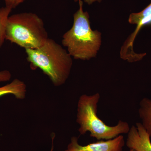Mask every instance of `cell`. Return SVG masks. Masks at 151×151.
Masks as SVG:
<instances>
[{"mask_svg": "<svg viewBox=\"0 0 151 151\" xmlns=\"http://www.w3.org/2000/svg\"><path fill=\"white\" fill-rule=\"evenodd\" d=\"M79 9L73 14L72 27L63 36L62 43L67 51L75 59L89 60L95 58L102 43V34L92 30L89 16L83 11V2L78 1Z\"/></svg>", "mask_w": 151, "mask_h": 151, "instance_id": "obj_1", "label": "cell"}, {"mask_svg": "<svg viewBox=\"0 0 151 151\" xmlns=\"http://www.w3.org/2000/svg\"><path fill=\"white\" fill-rule=\"evenodd\" d=\"M25 51L33 69H41L55 86L65 84L71 71L72 57L59 44L48 38L39 48L26 49Z\"/></svg>", "mask_w": 151, "mask_h": 151, "instance_id": "obj_2", "label": "cell"}, {"mask_svg": "<svg viewBox=\"0 0 151 151\" xmlns=\"http://www.w3.org/2000/svg\"><path fill=\"white\" fill-rule=\"evenodd\" d=\"M100 98L99 93L91 95L83 94L79 97L76 121L79 126L80 134L84 135L89 132L90 137L97 140H107L128 134L130 128L127 122L119 121L115 126H110L98 117L97 107Z\"/></svg>", "mask_w": 151, "mask_h": 151, "instance_id": "obj_3", "label": "cell"}, {"mask_svg": "<svg viewBox=\"0 0 151 151\" xmlns=\"http://www.w3.org/2000/svg\"><path fill=\"white\" fill-rule=\"evenodd\" d=\"M49 38L42 19L32 12L9 16L6 27V40L26 49L42 46Z\"/></svg>", "mask_w": 151, "mask_h": 151, "instance_id": "obj_4", "label": "cell"}, {"mask_svg": "<svg viewBox=\"0 0 151 151\" xmlns=\"http://www.w3.org/2000/svg\"><path fill=\"white\" fill-rule=\"evenodd\" d=\"M129 22L131 24L137 25V27L124 42L121 48L120 55L122 59L132 62L139 57V54H136L133 50V43L135 38L143 27L151 24V3L139 12L131 14Z\"/></svg>", "mask_w": 151, "mask_h": 151, "instance_id": "obj_5", "label": "cell"}, {"mask_svg": "<svg viewBox=\"0 0 151 151\" xmlns=\"http://www.w3.org/2000/svg\"><path fill=\"white\" fill-rule=\"evenodd\" d=\"M125 144L122 135L112 139L101 140L84 146L78 143V137H73L64 151H123Z\"/></svg>", "mask_w": 151, "mask_h": 151, "instance_id": "obj_6", "label": "cell"}, {"mask_svg": "<svg viewBox=\"0 0 151 151\" xmlns=\"http://www.w3.org/2000/svg\"><path fill=\"white\" fill-rule=\"evenodd\" d=\"M126 145L135 151H151L150 136L142 123L132 126L127 134Z\"/></svg>", "mask_w": 151, "mask_h": 151, "instance_id": "obj_7", "label": "cell"}, {"mask_svg": "<svg viewBox=\"0 0 151 151\" xmlns=\"http://www.w3.org/2000/svg\"><path fill=\"white\" fill-rule=\"evenodd\" d=\"M12 9L6 6L0 7V48L6 40V24ZM11 77V73L8 70L0 71V82L9 81Z\"/></svg>", "mask_w": 151, "mask_h": 151, "instance_id": "obj_8", "label": "cell"}, {"mask_svg": "<svg viewBox=\"0 0 151 151\" xmlns=\"http://www.w3.org/2000/svg\"><path fill=\"white\" fill-rule=\"evenodd\" d=\"M27 86L23 81L14 79L9 84L0 87V97L6 94H12L18 99L22 100L26 97Z\"/></svg>", "mask_w": 151, "mask_h": 151, "instance_id": "obj_9", "label": "cell"}, {"mask_svg": "<svg viewBox=\"0 0 151 151\" xmlns=\"http://www.w3.org/2000/svg\"><path fill=\"white\" fill-rule=\"evenodd\" d=\"M139 114L143 127L151 137V99L145 97L141 100Z\"/></svg>", "mask_w": 151, "mask_h": 151, "instance_id": "obj_10", "label": "cell"}, {"mask_svg": "<svg viewBox=\"0 0 151 151\" xmlns=\"http://www.w3.org/2000/svg\"><path fill=\"white\" fill-rule=\"evenodd\" d=\"M6 6L13 9L15 8V0H4Z\"/></svg>", "mask_w": 151, "mask_h": 151, "instance_id": "obj_11", "label": "cell"}, {"mask_svg": "<svg viewBox=\"0 0 151 151\" xmlns=\"http://www.w3.org/2000/svg\"><path fill=\"white\" fill-rule=\"evenodd\" d=\"M101 1H102V0H84V2L89 5L92 4L93 3L96 1L100 3L101 2Z\"/></svg>", "mask_w": 151, "mask_h": 151, "instance_id": "obj_12", "label": "cell"}, {"mask_svg": "<svg viewBox=\"0 0 151 151\" xmlns=\"http://www.w3.org/2000/svg\"><path fill=\"white\" fill-rule=\"evenodd\" d=\"M55 137V134L52 135V142L51 149L50 151H53V150H54V140Z\"/></svg>", "mask_w": 151, "mask_h": 151, "instance_id": "obj_13", "label": "cell"}, {"mask_svg": "<svg viewBox=\"0 0 151 151\" xmlns=\"http://www.w3.org/2000/svg\"><path fill=\"white\" fill-rule=\"evenodd\" d=\"M25 0H15V8L19 4H21Z\"/></svg>", "mask_w": 151, "mask_h": 151, "instance_id": "obj_14", "label": "cell"}, {"mask_svg": "<svg viewBox=\"0 0 151 151\" xmlns=\"http://www.w3.org/2000/svg\"><path fill=\"white\" fill-rule=\"evenodd\" d=\"M129 151H135V150H133V149H130Z\"/></svg>", "mask_w": 151, "mask_h": 151, "instance_id": "obj_15", "label": "cell"}, {"mask_svg": "<svg viewBox=\"0 0 151 151\" xmlns=\"http://www.w3.org/2000/svg\"><path fill=\"white\" fill-rule=\"evenodd\" d=\"M79 1V0H74V1H75V2L78 1Z\"/></svg>", "mask_w": 151, "mask_h": 151, "instance_id": "obj_16", "label": "cell"}]
</instances>
